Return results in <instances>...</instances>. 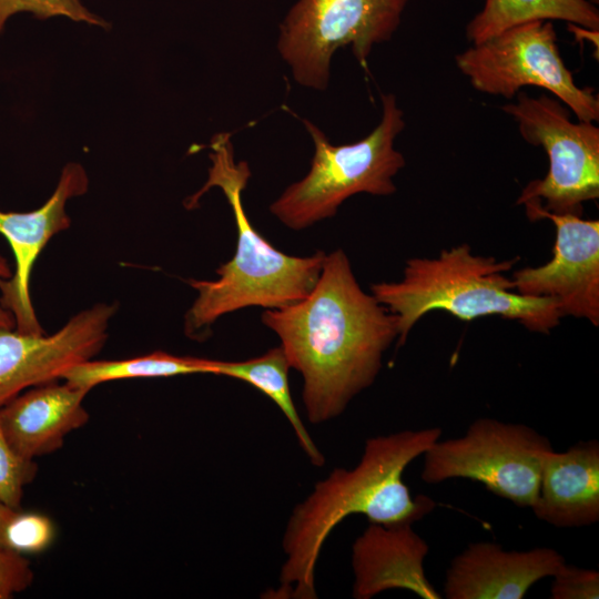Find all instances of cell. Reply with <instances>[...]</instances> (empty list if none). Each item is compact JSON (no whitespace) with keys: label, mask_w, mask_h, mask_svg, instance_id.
<instances>
[{"label":"cell","mask_w":599,"mask_h":599,"mask_svg":"<svg viewBox=\"0 0 599 599\" xmlns=\"http://www.w3.org/2000/svg\"><path fill=\"white\" fill-rule=\"evenodd\" d=\"M261 319L278 336L290 366L302 374L303 403L313 424L339 416L369 387L385 351L398 338L395 316L362 290L341 248L326 254L304 298L264 309Z\"/></svg>","instance_id":"6da1fadb"},{"label":"cell","mask_w":599,"mask_h":599,"mask_svg":"<svg viewBox=\"0 0 599 599\" xmlns=\"http://www.w3.org/2000/svg\"><path fill=\"white\" fill-rule=\"evenodd\" d=\"M441 429L403 430L368 438L353 469L335 468L315 484L297 505L283 537L286 560L274 598L315 599V568L332 530L351 515H364L385 526L414 524L432 512L436 502L412 496L403 481L405 468L440 438Z\"/></svg>","instance_id":"7a4b0ae2"},{"label":"cell","mask_w":599,"mask_h":599,"mask_svg":"<svg viewBox=\"0 0 599 599\" xmlns=\"http://www.w3.org/2000/svg\"><path fill=\"white\" fill-rule=\"evenodd\" d=\"M207 180L185 206L193 209L211 187H220L232 209L237 241L233 257L214 281L190 280L197 296L184 317L185 334L201 339L223 315L251 307L281 308L304 298L315 286L326 253L293 256L275 248L251 224L242 194L251 177L246 161H235L231 134L220 132L209 145Z\"/></svg>","instance_id":"3957f363"},{"label":"cell","mask_w":599,"mask_h":599,"mask_svg":"<svg viewBox=\"0 0 599 599\" xmlns=\"http://www.w3.org/2000/svg\"><path fill=\"white\" fill-rule=\"evenodd\" d=\"M518 260L477 255L468 244H460L434 258L408 260L399 281L372 284L370 293L395 316L399 345L432 311H445L461 321L497 315L548 334L562 318L559 305L551 297L515 291L506 273Z\"/></svg>","instance_id":"277c9868"},{"label":"cell","mask_w":599,"mask_h":599,"mask_svg":"<svg viewBox=\"0 0 599 599\" xmlns=\"http://www.w3.org/2000/svg\"><path fill=\"white\" fill-rule=\"evenodd\" d=\"M380 99L379 123L354 143L334 145L317 125L303 120L314 143L309 171L270 205V212L285 226L301 231L329 219L344 201L358 193H395L394 177L405 166L403 154L394 146L405 128L404 112L393 93Z\"/></svg>","instance_id":"5b68a950"},{"label":"cell","mask_w":599,"mask_h":599,"mask_svg":"<svg viewBox=\"0 0 599 599\" xmlns=\"http://www.w3.org/2000/svg\"><path fill=\"white\" fill-rule=\"evenodd\" d=\"M408 0H297L282 23L277 50L294 80L325 90L335 51L351 45L366 68L374 45L390 40Z\"/></svg>","instance_id":"8992f818"},{"label":"cell","mask_w":599,"mask_h":599,"mask_svg":"<svg viewBox=\"0 0 599 599\" xmlns=\"http://www.w3.org/2000/svg\"><path fill=\"white\" fill-rule=\"evenodd\" d=\"M458 70L479 92L511 99L521 88L544 89L579 121L599 120V99L580 88L565 64L554 24L535 20L514 26L455 57Z\"/></svg>","instance_id":"52a82bcc"},{"label":"cell","mask_w":599,"mask_h":599,"mask_svg":"<svg viewBox=\"0 0 599 599\" xmlns=\"http://www.w3.org/2000/svg\"><path fill=\"white\" fill-rule=\"evenodd\" d=\"M517 123L521 138L541 146L549 169L529 182L516 204L539 201L551 213L582 215L583 203L599 197V128L593 122H573L571 111L547 94H517L516 103L502 106Z\"/></svg>","instance_id":"ba28073f"},{"label":"cell","mask_w":599,"mask_h":599,"mask_svg":"<svg viewBox=\"0 0 599 599\" xmlns=\"http://www.w3.org/2000/svg\"><path fill=\"white\" fill-rule=\"evenodd\" d=\"M551 449L550 440L527 425L481 417L464 436L438 439L423 454L422 479L427 484L470 479L518 507L531 508L542 457Z\"/></svg>","instance_id":"9c48e42d"},{"label":"cell","mask_w":599,"mask_h":599,"mask_svg":"<svg viewBox=\"0 0 599 599\" xmlns=\"http://www.w3.org/2000/svg\"><path fill=\"white\" fill-rule=\"evenodd\" d=\"M530 221L550 220L556 227L552 257L544 265L514 272L515 291L551 297L562 317L585 318L599 325V221L545 211L539 201L522 204Z\"/></svg>","instance_id":"30bf717a"},{"label":"cell","mask_w":599,"mask_h":599,"mask_svg":"<svg viewBox=\"0 0 599 599\" xmlns=\"http://www.w3.org/2000/svg\"><path fill=\"white\" fill-rule=\"evenodd\" d=\"M116 305L83 309L52 335L0 328V407L22 392L62 379L73 366L92 359L108 338Z\"/></svg>","instance_id":"8fae6325"},{"label":"cell","mask_w":599,"mask_h":599,"mask_svg":"<svg viewBox=\"0 0 599 599\" xmlns=\"http://www.w3.org/2000/svg\"><path fill=\"white\" fill-rule=\"evenodd\" d=\"M88 185L84 167L68 163L53 194L41 207L30 212L0 211V234L8 241L16 264L11 277L0 281V304L12 314L20 333L44 334L30 295L32 268L51 237L70 226L68 200L84 194Z\"/></svg>","instance_id":"7c38bea8"},{"label":"cell","mask_w":599,"mask_h":599,"mask_svg":"<svg viewBox=\"0 0 599 599\" xmlns=\"http://www.w3.org/2000/svg\"><path fill=\"white\" fill-rule=\"evenodd\" d=\"M566 562L556 549L505 550L491 541L470 542L446 571L447 599H522L540 579Z\"/></svg>","instance_id":"4fadbf2b"},{"label":"cell","mask_w":599,"mask_h":599,"mask_svg":"<svg viewBox=\"0 0 599 599\" xmlns=\"http://www.w3.org/2000/svg\"><path fill=\"white\" fill-rule=\"evenodd\" d=\"M428 551L412 524L369 522L352 548L353 597L369 599L388 589H405L423 599L441 598L425 573Z\"/></svg>","instance_id":"5bb4252c"},{"label":"cell","mask_w":599,"mask_h":599,"mask_svg":"<svg viewBox=\"0 0 599 599\" xmlns=\"http://www.w3.org/2000/svg\"><path fill=\"white\" fill-rule=\"evenodd\" d=\"M88 390L64 380L31 387L0 407V420L12 447L24 458L51 454L67 435L89 420Z\"/></svg>","instance_id":"9a60e30c"},{"label":"cell","mask_w":599,"mask_h":599,"mask_svg":"<svg viewBox=\"0 0 599 599\" xmlns=\"http://www.w3.org/2000/svg\"><path fill=\"white\" fill-rule=\"evenodd\" d=\"M535 516L555 527H581L599 520V443L581 440L541 460Z\"/></svg>","instance_id":"2e32d148"},{"label":"cell","mask_w":599,"mask_h":599,"mask_svg":"<svg viewBox=\"0 0 599 599\" xmlns=\"http://www.w3.org/2000/svg\"><path fill=\"white\" fill-rule=\"evenodd\" d=\"M535 20H561L599 30V11L588 0H485L483 9L468 22L466 37L476 44Z\"/></svg>","instance_id":"e0dca14e"},{"label":"cell","mask_w":599,"mask_h":599,"mask_svg":"<svg viewBox=\"0 0 599 599\" xmlns=\"http://www.w3.org/2000/svg\"><path fill=\"white\" fill-rule=\"evenodd\" d=\"M288 359L280 346L241 362H216V375L245 382L266 395L284 414L300 446L315 466H323L325 457L313 441L293 402L288 385Z\"/></svg>","instance_id":"ac0fdd59"},{"label":"cell","mask_w":599,"mask_h":599,"mask_svg":"<svg viewBox=\"0 0 599 599\" xmlns=\"http://www.w3.org/2000/svg\"><path fill=\"white\" fill-rule=\"evenodd\" d=\"M215 359L176 356L165 352L118 359L92 361L71 367L62 379L85 390L94 386L118 379L172 377L190 374H216Z\"/></svg>","instance_id":"d6986e66"},{"label":"cell","mask_w":599,"mask_h":599,"mask_svg":"<svg viewBox=\"0 0 599 599\" xmlns=\"http://www.w3.org/2000/svg\"><path fill=\"white\" fill-rule=\"evenodd\" d=\"M20 12L31 13L40 20L64 17L89 26L110 28L106 20L90 11L81 0H0V34L9 18Z\"/></svg>","instance_id":"ffe728a7"},{"label":"cell","mask_w":599,"mask_h":599,"mask_svg":"<svg viewBox=\"0 0 599 599\" xmlns=\"http://www.w3.org/2000/svg\"><path fill=\"white\" fill-rule=\"evenodd\" d=\"M37 464L21 456L7 438L0 420V499L19 510L23 488L37 474Z\"/></svg>","instance_id":"44dd1931"},{"label":"cell","mask_w":599,"mask_h":599,"mask_svg":"<svg viewBox=\"0 0 599 599\" xmlns=\"http://www.w3.org/2000/svg\"><path fill=\"white\" fill-rule=\"evenodd\" d=\"M54 528L44 515L20 512L12 517L6 531V549L18 554L39 552L52 541Z\"/></svg>","instance_id":"7402d4cb"},{"label":"cell","mask_w":599,"mask_h":599,"mask_svg":"<svg viewBox=\"0 0 599 599\" xmlns=\"http://www.w3.org/2000/svg\"><path fill=\"white\" fill-rule=\"evenodd\" d=\"M550 589L554 599H598L599 572L566 562L552 575Z\"/></svg>","instance_id":"603a6c76"},{"label":"cell","mask_w":599,"mask_h":599,"mask_svg":"<svg viewBox=\"0 0 599 599\" xmlns=\"http://www.w3.org/2000/svg\"><path fill=\"white\" fill-rule=\"evenodd\" d=\"M32 580L31 565L21 554L0 549V599L26 590Z\"/></svg>","instance_id":"cb8c5ba5"},{"label":"cell","mask_w":599,"mask_h":599,"mask_svg":"<svg viewBox=\"0 0 599 599\" xmlns=\"http://www.w3.org/2000/svg\"><path fill=\"white\" fill-rule=\"evenodd\" d=\"M12 275V271L8 260L0 254V281L8 280ZM0 328H16V323L12 314L0 304Z\"/></svg>","instance_id":"d4e9b609"},{"label":"cell","mask_w":599,"mask_h":599,"mask_svg":"<svg viewBox=\"0 0 599 599\" xmlns=\"http://www.w3.org/2000/svg\"><path fill=\"white\" fill-rule=\"evenodd\" d=\"M17 511L0 499V549H6L7 527Z\"/></svg>","instance_id":"484cf974"},{"label":"cell","mask_w":599,"mask_h":599,"mask_svg":"<svg viewBox=\"0 0 599 599\" xmlns=\"http://www.w3.org/2000/svg\"><path fill=\"white\" fill-rule=\"evenodd\" d=\"M590 3L597 6L599 3V0H588Z\"/></svg>","instance_id":"4316f807"}]
</instances>
